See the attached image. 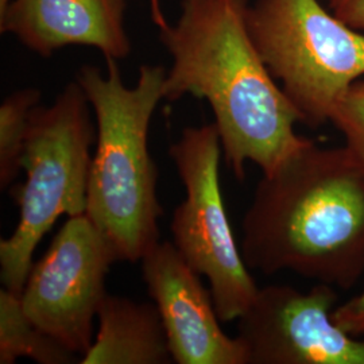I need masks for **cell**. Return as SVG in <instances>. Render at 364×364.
Returning a JSON list of instances; mask_svg holds the SVG:
<instances>
[{
    "label": "cell",
    "instance_id": "1",
    "mask_svg": "<svg viewBox=\"0 0 364 364\" xmlns=\"http://www.w3.org/2000/svg\"><path fill=\"white\" fill-rule=\"evenodd\" d=\"M247 9V0H182L178 21L159 23L173 58L164 99L208 102L225 165L237 180H245L247 162L267 174L311 141L294 130L302 117L250 37Z\"/></svg>",
    "mask_w": 364,
    "mask_h": 364
},
{
    "label": "cell",
    "instance_id": "2",
    "mask_svg": "<svg viewBox=\"0 0 364 364\" xmlns=\"http://www.w3.org/2000/svg\"><path fill=\"white\" fill-rule=\"evenodd\" d=\"M250 270L351 289L364 273V168L313 141L263 174L242 221Z\"/></svg>",
    "mask_w": 364,
    "mask_h": 364
},
{
    "label": "cell",
    "instance_id": "3",
    "mask_svg": "<svg viewBox=\"0 0 364 364\" xmlns=\"http://www.w3.org/2000/svg\"><path fill=\"white\" fill-rule=\"evenodd\" d=\"M166 70L139 68L134 87L123 84L117 60H107V76L84 65L76 81L96 117L85 215L103 234L117 262L135 263L159 243L164 208L158 198V169L149 150V129L164 99Z\"/></svg>",
    "mask_w": 364,
    "mask_h": 364
},
{
    "label": "cell",
    "instance_id": "4",
    "mask_svg": "<svg viewBox=\"0 0 364 364\" xmlns=\"http://www.w3.org/2000/svg\"><path fill=\"white\" fill-rule=\"evenodd\" d=\"M90 105L73 81L52 105L31 111L22 158L26 178L13 191L19 221L0 242L1 284L16 296L34 264L36 248L57 219L85 215L95 136Z\"/></svg>",
    "mask_w": 364,
    "mask_h": 364
},
{
    "label": "cell",
    "instance_id": "5",
    "mask_svg": "<svg viewBox=\"0 0 364 364\" xmlns=\"http://www.w3.org/2000/svg\"><path fill=\"white\" fill-rule=\"evenodd\" d=\"M247 27L263 63L302 123L329 122L340 97L364 75V36L318 0H257Z\"/></svg>",
    "mask_w": 364,
    "mask_h": 364
},
{
    "label": "cell",
    "instance_id": "6",
    "mask_svg": "<svg viewBox=\"0 0 364 364\" xmlns=\"http://www.w3.org/2000/svg\"><path fill=\"white\" fill-rule=\"evenodd\" d=\"M220 135L215 123L188 127L169 147L185 188L173 212V245L196 273L208 279L221 321L239 320L259 287L235 240L220 186Z\"/></svg>",
    "mask_w": 364,
    "mask_h": 364
},
{
    "label": "cell",
    "instance_id": "7",
    "mask_svg": "<svg viewBox=\"0 0 364 364\" xmlns=\"http://www.w3.org/2000/svg\"><path fill=\"white\" fill-rule=\"evenodd\" d=\"M115 262L112 248L87 215L69 218L27 277L21 294L27 317L66 350L85 355Z\"/></svg>",
    "mask_w": 364,
    "mask_h": 364
},
{
    "label": "cell",
    "instance_id": "8",
    "mask_svg": "<svg viewBox=\"0 0 364 364\" xmlns=\"http://www.w3.org/2000/svg\"><path fill=\"white\" fill-rule=\"evenodd\" d=\"M336 302L335 287L326 284L306 291L259 289L237 324L248 364H364V338L333 321Z\"/></svg>",
    "mask_w": 364,
    "mask_h": 364
},
{
    "label": "cell",
    "instance_id": "9",
    "mask_svg": "<svg viewBox=\"0 0 364 364\" xmlns=\"http://www.w3.org/2000/svg\"><path fill=\"white\" fill-rule=\"evenodd\" d=\"M141 262L174 363L248 364L245 344L223 331L210 290L173 242L156 243Z\"/></svg>",
    "mask_w": 364,
    "mask_h": 364
},
{
    "label": "cell",
    "instance_id": "10",
    "mask_svg": "<svg viewBox=\"0 0 364 364\" xmlns=\"http://www.w3.org/2000/svg\"><path fill=\"white\" fill-rule=\"evenodd\" d=\"M126 9L127 0H13L0 15V31L41 57L66 46H91L117 61L131 52Z\"/></svg>",
    "mask_w": 364,
    "mask_h": 364
},
{
    "label": "cell",
    "instance_id": "11",
    "mask_svg": "<svg viewBox=\"0 0 364 364\" xmlns=\"http://www.w3.org/2000/svg\"><path fill=\"white\" fill-rule=\"evenodd\" d=\"M97 332L82 364L173 363L156 304L105 296L97 313Z\"/></svg>",
    "mask_w": 364,
    "mask_h": 364
},
{
    "label": "cell",
    "instance_id": "12",
    "mask_svg": "<svg viewBox=\"0 0 364 364\" xmlns=\"http://www.w3.org/2000/svg\"><path fill=\"white\" fill-rule=\"evenodd\" d=\"M27 358L39 364L76 363L77 355L36 326L22 308L21 296L0 291V364Z\"/></svg>",
    "mask_w": 364,
    "mask_h": 364
},
{
    "label": "cell",
    "instance_id": "13",
    "mask_svg": "<svg viewBox=\"0 0 364 364\" xmlns=\"http://www.w3.org/2000/svg\"><path fill=\"white\" fill-rule=\"evenodd\" d=\"M41 102L37 88H23L7 96L0 105V188L7 189L22 170L31 111Z\"/></svg>",
    "mask_w": 364,
    "mask_h": 364
},
{
    "label": "cell",
    "instance_id": "14",
    "mask_svg": "<svg viewBox=\"0 0 364 364\" xmlns=\"http://www.w3.org/2000/svg\"><path fill=\"white\" fill-rule=\"evenodd\" d=\"M329 122L346 139V147L364 168V81H355L340 97Z\"/></svg>",
    "mask_w": 364,
    "mask_h": 364
},
{
    "label": "cell",
    "instance_id": "15",
    "mask_svg": "<svg viewBox=\"0 0 364 364\" xmlns=\"http://www.w3.org/2000/svg\"><path fill=\"white\" fill-rule=\"evenodd\" d=\"M332 318L347 333L364 338V290L359 296L336 306Z\"/></svg>",
    "mask_w": 364,
    "mask_h": 364
},
{
    "label": "cell",
    "instance_id": "16",
    "mask_svg": "<svg viewBox=\"0 0 364 364\" xmlns=\"http://www.w3.org/2000/svg\"><path fill=\"white\" fill-rule=\"evenodd\" d=\"M329 7L341 22L364 31V0H329Z\"/></svg>",
    "mask_w": 364,
    "mask_h": 364
},
{
    "label": "cell",
    "instance_id": "17",
    "mask_svg": "<svg viewBox=\"0 0 364 364\" xmlns=\"http://www.w3.org/2000/svg\"><path fill=\"white\" fill-rule=\"evenodd\" d=\"M11 1L13 0H0V15L7 10V7L10 6Z\"/></svg>",
    "mask_w": 364,
    "mask_h": 364
}]
</instances>
